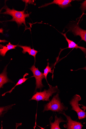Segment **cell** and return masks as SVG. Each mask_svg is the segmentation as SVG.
<instances>
[{
	"instance_id": "6da1fadb",
	"label": "cell",
	"mask_w": 86,
	"mask_h": 129,
	"mask_svg": "<svg viewBox=\"0 0 86 129\" xmlns=\"http://www.w3.org/2000/svg\"><path fill=\"white\" fill-rule=\"evenodd\" d=\"M4 9L6 10V11L1 14L9 15L13 17L12 19L7 21H15L17 23L19 27L22 25V23H23L25 27L27 28L26 24L25 18L29 17L30 13L25 14V9L21 11H17L14 9H11L7 7L6 3L5 6L1 9Z\"/></svg>"
},
{
	"instance_id": "7a4b0ae2",
	"label": "cell",
	"mask_w": 86,
	"mask_h": 129,
	"mask_svg": "<svg viewBox=\"0 0 86 129\" xmlns=\"http://www.w3.org/2000/svg\"><path fill=\"white\" fill-rule=\"evenodd\" d=\"M68 109V108L66 107L63 103H61L59 98V91H58L51 100L45 105L43 112H44L45 111H51L61 114L64 110H67Z\"/></svg>"
},
{
	"instance_id": "3957f363",
	"label": "cell",
	"mask_w": 86,
	"mask_h": 129,
	"mask_svg": "<svg viewBox=\"0 0 86 129\" xmlns=\"http://www.w3.org/2000/svg\"><path fill=\"white\" fill-rule=\"evenodd\" d=\"M49 86V88L47 90L44 89L42 92H37L29 100H35L38 102L40 101L50 102V97L59 90L57 86L53 87L50 85Z\"/></svg>"
},
{
	"instance_id": "277c9868",
	"label": "cell",
	"mask_w": 86,
	"mask_h": 129,
	"mask_svg": "<svg viewBox=\"0 0 86 129\" xmlns=\"http://www.w3.org/2000/svg\"><path fill=\"white\" fill-rule=\"evenodd\" d=\"M81 100L80 96L77 94L73 96L70 102V104L72 107L71 110L77 113L79 120L82 119L86 118V113L81 109L79 106V102Z\"/></svg>"
},
{
	"instance_id": "5b68a950",
	"label": "cell",
	"mask_w": 86,
	"mask_h": 129,
	"mask_svg": "<svg viewBox=\"0 0 86 129\" xmlns=\"http://www.w3.org/2000/svg\"><path fill=\"white\" fill-rule=\"evenodd\" d=\"M80 19L77 22L75 21L67 28L68 31L72 33L75 36H80L81 40H83L86 43V30L83 29L80 27L79 22Z\"/></svg>"
},
{
	"instance_id": "8992f818",
	"label": "cell",
	"mask_w": 86,
	"mask_h": 129,
	"mask_svg": "<svg viewBox=\"0 0 86 129\" xmlns=\"http://www.w3.org/2000/svg\"><path fill=\"white\" fill-rule=\"evenodd\" d=\"M30 69L33 74V76L32 77H34L36 79V87L34 93L38 89H40L41 91L42 88L44 87L42 83V80L45 78L44 76L43 73L39 71L38 68H36L35 64Z\"/></svg>"
},
{
	"instance_id": "52a82bcc",
	"label": "cell",
	"mask_w": 86,
	"mask_h": 129,
	"mask_svg": "<svg viewBox=\"0 0 86 129\" xmlns=\"http://www.w3.org/2000/svg\"><path fill=\"white\" fill-rule=\"evenodd\" d=\"M64 115L67 118V124L64 125V126L67 129H81L83 125L81 123L72 120L70 116L67 115L65 112L61 113Z\"/></svg>"
},
{
	"instance_id": "ba28073f",
	"label": "cell",
	"mask_w": 86,
	"mask_h": 129,
	"mask_svg": "<svg viewBox=\"0 0 86 129\" xmlns=\"http://www.w3.org/2000/svg\"><path fill=\"white\" fill-rule=\"evenodd\" d=\"M73 1H73V0H54L52 2L46 4L39 7V8H44L51 4H55L58 5L60 7L64 9L71 6V3Z\"/></svg>"
},
{
	"instance_id": "9c48e42d",
	"label": "cell",
	"mask_w": 86,
	"mask_h": 129,
	"mask_svg": "<svg viewBox=\"0 0 86 129\" xmlns=\"http://www.w3.org/2000/svg\"><path fill=\"white\" fill-rule=\"evenodd\" d=\"M62 34L65 38L66 41L68 43V47L66 49L75 48L76 49H80L83 52L86 58V48L80 46L76 44L74 42L71 40L68 39L66 36V33H61Z\"/></svg>"
},
{
	"instance_id": "30bf717a",
	"label": "cell",
	"mask_w": 86,
	"mask_h": 129,
	"mask_svg": "<svg viewBox=\"0 0 86 129\" xmlns=\"http://www.w3.org/2000/svg\"><path fill=\"white\" fill-rule=\"evenodd\" d=\"M7 65L4 69L3 72L0 74V88H3L4 84L9 82L13 83L7 76Z\"/></svg>"
},
{
	"instance_id": "8fae6325",
	"label": "cell",
	"mask_w": 86,
	"mask_h": 129,
	"mask_svg": "<svg viewBox=\"0 0 86 129\" xmlns=\"http://www.w3.org/2000/svg\"><path fill=\"white\" fill-rule=\"evenodd\" d=\"M18 45H14L11 44L10 42L6 46L0 45V55L3 56H4L8 51L12 49H16L15 48Z\"/></svg>"
},
{
	"instance_id": "7c38bea8",
	"label": "cell",
	"mask_w": 86,
	"mask_h": 129,
	"mask_svg": "<svg viewBox=\"0 0 86 129\" xmlns=\"http://www.w3.org/2000/svg\"><path fill=\"white\" fill-rule=\"evenodd\" d=\"M18 46L23 49L22 53L25 54L27 52L29 55L32 56L34 57L35 64L36 61V56L39 51L35 50L34 49H32L30 46H24L20 45H18Z\"/></svg>"
},
{
	"instance_id": "4fadbf2b",
	"label": "cell",
	"mask_w": 86,
	"mask_h": 129,
	"mask_svg": "<svg viewBox=\"0 0 86 129\" xmlns=\"http://www.w3.org/2000/svg\"><path fill=\"white\" fill-rule=\"evenodd\" d=\"M50 120L51 129H61L59 126L60 123L61 122H67V121L64 120L61 117L58 118L57 115H55V121L54 122L52 123L50 119Z\"/></svg>"
},
{
	"instance_id": "5bb4252c",
	"label": "cell",
	"mask_w": 86,
	"mask_h": 129,
	"mask_svg": "<svg viewBox=\"0 0 86 129\" xmlns=\"http://www.w3.org/2000/svg\"><path fill=\"white\" fill-rule=\"evenodd\" d=\"M29 74L28 73H26L25 74H24L23 77V78L19 79L18 82L15 85V86L10 91L6 92L4 93L2 95L3 96H5L6 94L7 93H11L12 92V91L14 89L15 87L17 86L20 85H21V84L25 82L29 78H25V77L28 76Z\"/></svg>"
},
{
	"instance_id": "9a60e30c",
	"label": "cell",
	"mask_w": 86,
	"mask_h": 129,
	"mask_svg": "<svg viewBox=\"0 0 86 129\" xmlns=\"http://www.w3.org/2000/svg\"><path fill=\"white\" fill-rule=\"evenodd\" d=\"M16 104H11L6 107H1L0 108V116L1 117H3L4 115L8 111L12 109V107Z\"/></svg>"
},
{
	"instance_id": "2e32d148",
	"label": "cell",
	"mask_w": 86,
	"mask_h": 129,
	"mask_svg": "<svg viewBox=\"0 0 86 129\" xmlns=\"http://www.w3.org/2000/svg\"><path fill=\"white\" fill-rule=\"evenodd\" d=\"M52 69V68L49 66V63L48 62L47 63V66L44 70V73L43 74L45 77V79L46 80L49 86L50 85L48 84L47 81V76L48 74L49 73H53Z\"/></svg>"
},
{
	"instance_id": "e0dca14e",
	"label": "cell",
	"mask_w": 86,
	"mask_h": 129,
	"mask_svg": "<svg viewBox=\"0 0 86 129\" xmlns=\"http://www.w3.org/2000/svg\"><path fill=\"white\" fill-rule=\"evenodd\" d=\"M80 8L82 12H84L86 10V1L81 4Z\"/></svg>"
},
{
	"instance_id": "ac0fdd59",
	"label": "cell",
	"mask_w": 86,
	"mask_h": 129,
	"mask_svg": "<svg viewBox=\"0 0 86 129\" xmlns=\"http://www.w3.org/2000/svg\"><path fill=\"white\" fill-rule=\"evenodd\" d=\"M22 1L25 2L26 3H31V4H34V1Z\"/></svg>"
},
{
	"instance_id": "d6986e66",
	"label": "cell",
	"mask_w": 86,
	"mask_h": 129,
	"mask_svg": "<svg viewBox=\"0 0 86 129\" xmlns=\"http://www.w3.org/2000/svg\"><path fill=\"white\" fill-rule=\"evenodd\" d=\"M79 105H81L82 106V107L81 108L83 109L84 111H85L86 110V107L84 106V105H80L79 104Z\"/></svg>"
},
{
	"instance_id": "ffe728a7",
	"label": "cell",
	"mask_w": 86,
	"mask_h": 129,
	"mask_svg": "<svg viewBox=\"0 0 86 129\" xmlns=\"http://www.w3.org/2000/svg\"><path fill=\"white\" fill-rule=\"evenodd\" d=\"M84 69L85 70V71H86V66L84 67H83V68H80V69H78V70H76V71H77V70H80V69Z\"/></svg>"
}]
</instances>
